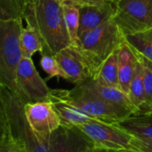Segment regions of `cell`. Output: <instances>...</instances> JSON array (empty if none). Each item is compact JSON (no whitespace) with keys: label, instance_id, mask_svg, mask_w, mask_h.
Wrapping results in <instances>:
<instances>
[{"label":"cell","instance_id":"28","mask_svg":"<svg viewBox=\"0 0 152 152\" xmlns=\"http://www.w3.org/2000/svg\"><path fill=\"white\" fill-rule=\"evenodd\" d=\"M74 4H89V5H104L109 2H112L110 0H71Z\"/></svg>","mask_w":152,"mask_h":152},{"label":"cell","instance_id":"11","mask_svg":"<svg viewBox=\"0 0 152 152\" xmlns=\"http://www.w3.org/2000/svg\"><path fill=\"white\" fill-rule=\"evenodd\" d=\"M91 145L77 127L60 126L50 137L51 152H86Z\"/></svg>","mask_w":152,"mask_h":152},{"label":"cell","instance_id":"2","mask_svg":"<svg viewBox=\"0 0 152 152\" xmlns=\"http://www.w3.org/2000/svg\"><path fill=\"white\" fill-rule=\"evenodd\" d=\"M3 99L7 113L9 137L26 152H51L50 140L39 138L31 128L24 113L25 103L11 90L4 87Z\"/></svg>","mask_w":152,"mask_h":152},{"label":"cell","instance_id":"7","mask_svg":"<svg viewBox=\"0 0 152 152\" xmlns=\"http://www.w3.org/2000/svg\"><path fill=\"white\" fill-rule=\"evenodd\" d=\"M114 21L124 35L152 28V0H119Z\"/></svg>","mask_w":152,"mask_h":152},{"label":"cell","instance_id":"27","mask_svg":"<svg viewBox=\"0 0 152 152\" xmlns=\"http://www.w3.org/2000/svg\"><path fill=\"white\" fill-rule=\"evenodd\" d=\"M24 148H23L11 137L0 141V152H20Z\"/></svg>","mask_w":152,"mask_h":152},{"label":"cell","instance_id":"17","mask_svg":"<svg viewBox=\"0 0 152 152\" xmlns=\"http://www.w3.org/2000/svg\"><path fill=\"white\" fill-rule=\"evenodd\" d=\"M128 97L135 108V115H142L145 107V89L142 71L138 59L132 79L130 83Z\"/></svg>","mask_w":152,"mask_h":152},{"label":"cell","instance_id":"10","mask_svg":"<svg viewBox=\"0 0 152 152\" xmlns=\"http://www.w3.org/2000/svg\"><path fill=\"white\" fill-rule=\"evenodd\" d=\"M24 113L31 128L43 140H50L51 134L61 126L59 115L50 101L27 103Z\"/></svg>","mask_w":152,"mask_h":152},{"label":"cell","instance_id":"22","mask_svg":"<svg viewBox=\"0 0 152 152\" xmlns=\"http://www.w3.org/2000/svg\"><path fill=\"white\" fill-rule=\"evenodd\" d=\"M135 55L141 67L145 89V107L142 115H149L152 113V62L137 53Z\"/></svg>","mask_w":152,"mask_h":152},{"label":"cell","instance_id":"4","mask_svg":"<svg viewBox=\"0 0 152 152\" xmlns=\"http://www.w3.org/2000/svg\"><path fill=\"white\" fill-rule=\"evenodd\" d=\"M124 42V35L114 19H111L95 29L80 34L78 46L99 71L103 61Z\"/></svg>","mask_w":152,"mask_h":152},{"label":"cell","instance_id":"23","mask_svg":"<svg viewBox=\"0 0 152 152\" xmlns=\"http://www.w3.org/2000/svg\"><path fill=\"white\" fill-rule=\"evenodd\" d=\"M26 0H0V22L23 19Z\"/></svg>","mask_w":152,"mask_h":152},{"label":"cell","instance_id":"26","mask_svg":"<svg viewBox=\"0 0 152 152\" xmlns=\"http://www.w3.org/2000/svg\"><path fill=\"white\" fill-rule=\"evenodd\" d=\"M130 152H152V141H144L132 139L131 142Z\"/></svg>","mask_w":152,"mask_h":152},{"label":"cell","instance_id":"34","mask_svg":"<svg viewBox=\"0 0 152 152\" xmlns=\"http://www.w3.org/2000/svg\"><path fill=\"white\" fill-rule=\"evenodd\" d=\"M124 152H130V151H124Z\"/></svg>","mask_w":152,"mask_h":152},{"label":"cell","instance_id":"24","mask_svg":"<svg viewBox=\"0 0 152 152\" xmlns=\"http://www.w3.org/2000/svg\"><path fill=\"white\" fill-rule=\"evenodd\" d=\"M40 65L43 71L48 74L47 80H49L54 77L62 78L66 80L65 73L64 72L63 69L61 68L60 64H58L55 56L42 54L40 58Z\"/></svg>","mask_w":152,"mask_h":152},{"label":"cell","instance_id":"1","mask_svg":"<svg viewBox=\"0 0 152 152\" xmlns=\"http://www.w3.org/2000/svg\"><path fill=\"white\" fill-rule=\"evenodd\" d=\"M23 19L39 33L44 47L42 54L55 56L72 45L63 7L56 0H38L36 3L27 4Z\"/></svg>","mask_w":152,"mask_h":152},{"label":"cell","instance_id":"9","mask_svg":"<svg viewBox=\"0 0 152 152\" xmlns=\"http://www.w3.org/2000/svg\"><path fill=\"white\" fill-rule=\"evenodd\" d=\"M67 82L78 85L96 77L97 69L78 45H70L55 55Z\"/></svg>","mask_w":152,"mask_h":152},{"label":"cell","instance_id":"5","mask_svg":"<svg viewBox=\"0 0 152 152\" xmlns=\"http://www.w3.org/2000/svg\"><path fill=\"white\" fill-rule=\"evenodd\" d=\"M77 127L89 141L91 148L109 152L129 151L133 137L116 124L91 119Z\"/></svg>","mask_w":152,"mask_h":152},{"label":"cell","instance_id":"6","mask_svg":"<svg viewBox=\"0 0 152 152\" xmlns=\"http://www.w3.org/2000/svg\"><path fill=\"white\" fill-rule=\"evenodd\" d=\"M59 91L66 100L94 119L116 124L132 115L124 108L103 100L80 85H74L72 90L59 89Z\"/></svg>","mask_w":152,"mask_h":152},{"label":"cell","instance_id":"13","mask_svg":"<svg viewBox=\"0 0 152 152\" xmlns=\"http://www.w3.org/2000/svg\"><path fill=\"white\" fill-rule=\"evenodd\" d=\"M77 6L80 11L79 35L113 19L115 13V4L114 2L104 5L80 4Z\"/></svg>","mask_w":152,"mask_h":152},{"label":"cell","instance_id":"32","mask_svg":"<svg viewBox=\"0 0 152 152\" xmlns=\"http://www.w3.org/2000/svg\"><path fill=\"white\" fill-rule=\"evenodd\" d=\"M110 1H112V2H114V3H116L117 1H119V0H110Z\"/></svg>","mask_w":152,"mask_h":152},{"label":"cell","instance_id":"33","mask_svg":"<svg viewBox=\"0 0 152 152\" xmlns=\"http://www.w3.org/2000/svg\"><path fill=\"white\" fill-rule=\"evenodd\" d=\"M20 152H26V150H24V149H23V150H21Z\"/></svg>","mask_w":152,"mask_h":152},{"label":"cell","instance_id":"30","mask_svg":"<svg viewBox=\"0 0 152 152\" xmlns=\"http://www.w3.org/2000/svg\"><path fill=\"white\" fill-rule=\"evenodd\" d=\"M38 0H26V3L27 4H33V3H36Z\"/></svg>","mask_w":152,"mask_h":152},{"label":"cell","instance_id":"21","mask_svg":"<svg viewBox=\"0 0 152 152\" xmlns=\"http://www.w3.org/2000/svg\"><path fill=\"white\" fill-rule=\"evenodd\" d=\"M64 21L68 30V33L72 45H78L79 27H80V11L78 6L67 0L62 5Z\"/></svg>","mask_w":152,"mask_h":152},{"label":"cell","instance_id":"20","mask_svg":"<svg viewBox=\"0 0 152 152\" xmlns=\"http://www.w3.org/2000/svg\"><path fill=\"white\" fill-rule=\"evenodd\" d=\"M118 49L114 51L103 61L96 75V77L99 78L104 83L117 88H119Z\"/></svg>","mask_w":152,"mask_h":152},{"label":"cell","instance_id":"19","mask_svg":"<svg viewBox=\"0 0 152 152\" xmlns=\"http://www.w3.org/2000/svg\"><path fill=\"white\" fill-rule=\"evenodd\" d=\"M20 47L23 57L32 58L33 55L37 52L40 54L43 53V43L42 40L37 32V31L27 25L26 27H23L20 36Z\"/></svg>","mask_w":152,"mask_h":152},{"label":"cell","instance_id":"29","mask_svg":"<svg viewBox=\"0 0 152 152\" xmlns=\"http://www.w3.org/2000/svg\"><path fill=\"white\" fill-rule=\"evenodd\" d=\"M86 152H109V151H103V150H98V149H94L92 148H89Z\"/></svg>","mask_w":152,"mask_h":152},{"label":"cell","instance_id":"3","mask_svg":"<svg viewBox=\"0 0 152 152\" xmlns=\"http://www.w3.org/2000/svg\"><path fill=\"white\" fill-rule=\"evenodd\" d=\"M23 19L0 22V84L15 91L16 70L23 58L20 36Z\"/></svg>","mask_w":152,"mask_h":152},{"label":"cell","instance_id":"18","mask_svg":"<svg viewBox=\"0 0 152 152\" xmlns=\"http://www.w3.org/2000/svg\"><path fill=\"white\" fill-rule=\"evenodd\" d=\"M124 41L135 53L152 62V28L124 35Z\"/></svg>","mask_w":152,"mask_h":152},{"label":"cell","instance_id":"16","mask_svg":"<svg viewBox=\"0 0 152 152\" xmlns=\"http://www.w3.org/2000/svg\"><path fill=\"white\" fill-rule=\"evenodd\" d=\"M116 124L134 139L152 141V115H132Z\"/></svg>","mask_w":152,"mask_h":152},{"label":"cell","instance_id":"25","mask_svg":"<svg viewBox=\"0 0 152 152\" xmlns=\"http://www.w3.org/2000/svg\"><path fill=\"white\" fill-rule=\"evenodd\" d=\"M3 90L4 86L0 84V141H2L9 137L8 124L3 99Z\"/></svg>","mask_w":152,"mask_h":152},{"label":"cell","instance_id":"12","mask_svg":"<svg viewBox=\"0 0 152 152\" xmlns=\"http://www.w3.org/2000/svg\"><path fill=\"white\" fill-rule=\"evenodd\" d=\"M78 85L82 86L86 91L91 92L92 94L114 106L124 108L130 111L132 115L136 114L135 108L132 104L128 94L117 87L107 85L97 77L90 79L85 83Z\"/></svg>","mask_w":152,"mask_h":152},{"label":"cell","instance_id":"14","mask_svg":"<svg viewBox=\"0 0 152 152\" xmlns=\"http://www.w3.org/2000/svg\"><path fill=\"white\" fill-rule=\"evenodd\" d=\"M48 101H50L61 120V125L72 128L83 124L91 119V116L66 100L59 89H51Z\"/></svg>","mask_w":152,"mask_h":152},{"label":"cell","instance_id":"35","mask_svg":"<svg viewBox=\"0 0 152 152\" xmlns=\"http://www.w3.org/2000/svg\"><path fill=\"white\" fill-rule=\"evenodd\" d=\"M149 115H152V113H151V114H149Z\"/></svg>","mask_w":152,"mask_h":152},{"label":"cell","instance_id":"8","mask_svg":"<svg viewBox=\"0 0 152 152\" xmlns=\"http://www.w3.org/2000/svg\"><path fill=\"white\" fill-rule=\"evenodd\" d=\"M51 89L37 71L32 58L23 57L18 64L15 93L25 103L48 101Z\"/></svg>","mask_w":152,"mask_h":152},{"label":"cell","instance_id":"15","mask_svg":"<svg viewBox=\"0 0 152 152\" xmlns=\"http://www.w3.org/2000/svg\"><path fill=\"white\" fill-rule=\"evenodd\" d=\"M136 64V55L124 41L118 49V81L119 89L126 94H128L129 91Z\"/></svg>","mask_w":152,"mask_h":152},{"label":"cell","instance_id":"31","mask_svg":"<svg viewBox=\"0 0 152 152\" xmlns=\"http://www.w3.org/2000/svg\"><path fill=\"white\" fill-rule=\"evenodd\" d=\"M56 2H58L59 4L63 5L64 3H65V2L67 1V0H56Z\"/></svg>","mask_w":152,"mask_h":152}]
</instances>
